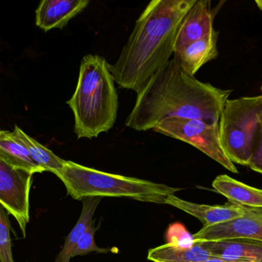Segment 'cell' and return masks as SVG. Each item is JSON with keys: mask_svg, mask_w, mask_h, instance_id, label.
<instances>
[{"mask_svg": "<svg viewBox=\"0 0 262 262\" xmlns=\"http://www.w3.org/2000/svg\"><path fill=\"white\" fill-rule=\"evenodd\" d=\"M248 167L262 175V120L253 152H252V158Z\"/></svg>", "mask_w": 262, "mask_h": 262, "instance_id": "obj_21", "label": "cell"}, {"mask_svg": "<svg viewBox=\"0 0 262 262\" xmlns=\"http://www.w3.org/2000/svg\"><path fill=\"white\" fill-rule=\"evenodd\" d=\"M212 188L230 203L251 208H262V189L252 187L227 175H220L212 182Z\"/></svg>", "mask_w": 262, "mask_h": 262, "instance_id": "obj_14", "label": "cell"}, {"mask_svg": "<svg viewBox=\"0 0 262 262\" xmlns=\"http://www.w3.org/2000/svg\"><path fill=\"white\" fill-rule=\"evenodd\" d=\"M261 91H262V86H261Z\"/></svg>", "mask_w": 262, "mask_h": 262, "instance_id": "obj_24", "label": "cell"}, {"mask_svg": "<svg viewBox=\"0 0 262 262\" xmlns=\"http://www.w3.org/2000/svg\"><path fill=\"white\" fill-rule=\"evenodd\" d=\"M154 132L188 143L232 173H238L235 164L228 158L220 143L219 123L200 119L170 118L157 125Z\"/></svg>", "mask_w": 262, "mask_h": 262, "instance_id": "obj_6", "label": "cell"}, {"mask_svg": "<svg viewBox=\"0 0 262 262\" xmlns=\"http://www.w3.org/2000/svg\"><path fill=\"white\" fill-rule=\"evenodd\" d=\"M255 3H256L257 6L259 8L260 10L262 11V0H256Z\"/></svg>", "mask_w": 262, "mask_h": 262, "instance_id": "obj_23", "label": "cell"}, {"mask_svg": "<svg viewBox=\"0 0 262 262\" xmlns=\"http://www.w3.org/2000/svg\"><path fill=\"white\" fill-rule=\"evenodd\" d=\"M33 174L0 158V204L13 215L26 236L29 221V193Z\"/></svg>", "mask_w": 262, "mask_h": 262, "instance_id": "obj_7", "label": "cell"}, {"mask_svg": "<svg viewBox=\"0 0 262 262\" xmlns=\"http://www.w3.org/2000/svg\"><path fill=\"white\" fill-rule=\"evenodd\" d=\"M220 7L213 9L209 0H196L180 23L174 44V53L211 33L214 29L215 15Z\"/></svg>", "mask_w": 262, "mask_h": 262, "instance_id": "obj_9", "label": "cell"}, {"mask_svg": "<svg viewBox=\"0 0 262 262\" xmlns=\"http://www.w3.org/2000/svg\"><path fill=\"white\" fill-rule=\"evenodd\" d=\"M196 0H152L108 67L120 88L138 92L170 60L180 23Z\"/></svg>", "mask_w": 262, "mask_h": 262, "instance_id": "obj_2", "label": "cell"}, {"mask_svg": "<svg viewBox=\"0 0 262 262\" xmlns=\"http://www.w3.org/2000/svg\"><path fill=\"white\" fill-rule=\"evenodd\" d=\"M238 206L244 213L243 216L202 228L192 235L194 243L236 238H251L262 241V208Z\"/></svg>", "mask_w": 262, "mask_h": 262, "instance_id": "obj_8", "label": "cell"}, {"mask_svg": "<svg viewBox=\"0 0 262 262\" xmlns=\"http://www.w3.org/2000/svg\"><path fill=\"white\" fill-rule=\"evenodd\" d=\"M0 158L14 167L40 173L43 171L34 163L26 146L13 132L0 130Z\"/></svg>", "mask_w": 262, "mask_h": 262, "instance_id": "obj_16", "label": "cell"}, {"mask_svg": "<svg viewBox=\"0 0 262 262\" xmlns=\"http://www.w3.org/2000/svg\"><path fill=\"white\" fill-rule=\"evenodd\" d=\"M108 65L98 55L88 54L81 60L76 89L67 101L75 117L74 132L78 139L97 138L115 126L119 101Z\"/></svg>", "mask_w": 262, "mask_h": 262, "instance_id": "obj_3", "label": "cell"}, {"mask_svg": "<svg viewBox=\"0 0 262 262\" xmlns=\"http://www.w3.org/2000/svg\"><path fill=\"white\" fill-rule=\"evenodd\" d=\"M101 197H89L83 198L82 210L81 215L72 232L68 235L62 250L60 252L55 262H69L72 254L83 234L89 226L93 224V218L98 205L101 203Z\"/></svg>", "mask_w": 262, "mask_h": 262, "instance_id": "obj_17", "label": "cell"}, {"mask_svg": "<svg viewBox=\"0 0 262 262\" xmlns=\"http://www.w3.org/2000/svg\"><path fill=\"white\" fill-rule=\"evenodd\" d=\"M212 256L229 261L262 262V241L236 238L196 243Z\"/></svg>", "mask_w": 262, "mask_h": 262, "instance_id": "obj_11", "label": "cell"}, {"mask_svg": "<svg viewBox=\"0 0 262 262\" xmlns=\"http://www.w3.org/2000/svg\"><path fill=\"white\" fill-rule=\"evenodd\" d=\"M219 34L220 32L214 29L204 38L189 43L181 51L173 54V59L185 73L194 77L202 66L217 58Z\"/></svg>", "mask_w": 262, "mask_h": 262, "instance_id": "obj_13", "label": "cell"}, {"mask_svg": "<svg viewBox=\"0 0 262 262\" xmlns=\"http://www.w3.org/2000/svg\"><path fill=\"white\" fill-rule=\"evenodd\" d=\"M165 205L173 206L189 215L195 217L203 224V227L226 223L243 215L238 205L229 201L226 206H208L196 204L182 199L175 195H169Z\"/></svg>", "mask_w": 262, "mask_h": 262, "instance_id": "obj_12", "label": "cell"}, {"mask_svg": "<svg viewBox=\"0 0 262 262\" xmlns=\"http://www.w3.org/2000/svg\"><path fill=\"white\" fill-rule=\"evenodd\" d=\"M89 0H43L35 11V23L45 32L63 29L70 20L81 13Z\"/></svg>", "mask_w": 262, "mask_h": 262, "instance_id": "obj_10", "label": "cell"}, {"mask_svg": "<svg viewBox=\"0 0 262 262\" xmlns=\"http://www.w3.org/2000/svg\"><path fill=\"white\" fill-rule=\"evenodd\" d=\"M201 262H240V261H229V260L222 259V258H216V257H213V258H209V259L206 260V261H201Z\"/></svg>", "mask_w": 262, "mask_h": 262, "instance_id": "obj_22", "label": "cell"}, {"mask_svg": "<svg viewBox=\"0 0 262 262\" xmlns=\"http://www.w3.org/2000/svg\"><path fill=\"white\" fill-rule=\"evenodd\" d=\"M55 175L64 183L68 194L75 200L89 197H124L143 203L165 205L169 195L180 192V188L116 174L101 172L66 161Z\"/></svg>", "mask_w": 262, "mask_h": 262, "instance_id": "obj_4", "label": "cell"}, {"mask_svg": "<svg viewBox=\"0 0 262 262\" xmlns=\"http://www.w3.org/2000/svg\"><path fill=\"white\" fill-rule=\"evenodd\" d=\"M15 136L26 146L34 163L43 171L55 174L62 169L66 160L57 156L50 149L40 144L36 140L25 133L19 127L15 126L13 130Z\"/></svg>", "mask_w": 262, "mask_h": 262, "instance_id": "obj_18", "label": "cell"}, {"mask_svg": "<svg viewBox=\"0 0 262 262\" xmlns=\"http://www.w3.org/2000/svg\"><path fill=\"white\" fill-rule=\"evenodd\" d=\"M96 232V228L94 226V224L91 225L86 232L83 234L79 241L77 244L73 254L72 258L75 256H81V255H85L91 252H98V253H107L111 252V249H102L97 246L95 241V235Z\"/></svg>", "mask_w": 262, "mask_h": 262, "instance_id": "obj_20", "label": "cell"}, {"mask_svg": "<svg viewBox=\"0 0 262 262\" xmlns=\"http://www.w3.org/2000/svg\"><path fill=\"white\" fill-rule=\"evenodd\" d=\"M262 120V95L228 99L219 121L220 143L233 164L249 166Z\"/></svg>", "mask_w": 262, "mask_h": 262, "instance_id": "obj_5", "label": "cell"}, {"mask_svg": "<svg viewBox=\"0 0 262 262\" xmlns=\"http://www.w3.org/2000/svg\"><path fill=\"white\" fill-rule=\"evenodd\" d=\"M0 262H14L7 211L0 204Z\"/></svg>", "mask_w": 262, "mask_h": 262, "instance_id": "obj_19", "label": "cell"}, {"mask_svg": "<svg viewBox=\"0 0 262 262\" xmlns=\"http://www.w3.org/2000/svg\"><path fill=\"white\" fill-rule=\"evenodd\" d=\"M213 258L198 243L190 247H183L174 243L149 249L147 259L152 262H201Z\"/></svg>", "mask_w": 262, "mask_h": 262, "instance_id": "obj_15", "label": "cell"}, {"mask_svg": "<svg viewBox=\"0 0 262 262\" xmlns=\"http://www.w3.org/2000/svg\"><path fill=\"white\" fill-rule=\"evenodd\" d=\"M232 92L187 75L172 58L137 92L125 126L137 132H146L170 118L219 123Z\"/></svg>", "mask_w": 262, "mask_h": 262, "instance_id": "obj_1", "label": "cell"}]
</instances>
